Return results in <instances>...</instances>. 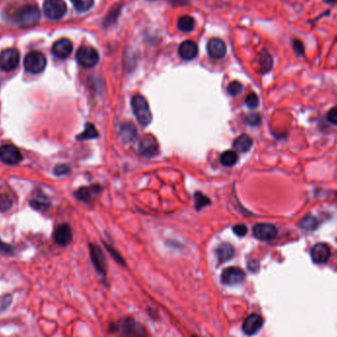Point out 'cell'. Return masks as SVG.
<instances>
[{
	"mask_svg": "<svg viewBox=\"0 0 337 337\" xmlns=\"http://www.w3.org/2000/svg\"><path fill=\"white\" fill-rule=\"evenodd\" d=\"M110 332H119L122 337H147V330L132 317H123L118 324H111Z\"/></svg>",
	"mask_w": 337,
	"mask_h": 337,
	"instance_id": "6da1fadb",
	"label": "cell"
},
{
	"mask_svg": "<svg viewBox=\"0 0 337 337\" xmlns=\"http://www.w3.org/2000/svg\"><path fill=\"white\" fill-rule=\"evenodd\" d=\"M13 20L20 27H33L40 22L41 12L35 5H24L14 12Z\"/></svg>",
	"mask_w": 337,
	"mask_h": 337,
	"instance_id": "7a4b0ae2",
	"label": "cell"
},
{
	"mask_svg": "<svg viewBox=\"0 0 337 337\" xmlns=\"http://www.w3.org/2000/svg\"><path fill=\"white\" fill-rule=\"evenodd\" d=\"M132 112L141 125H149L152 122V113L147 100L141 95L133 96L131 100Z\"/></svg>",
	"mask_w": 337,
	"mask_h": 337,
	"instance_id": "3957f363",
	"label": "cell"
},
{
	"mask_svg": "<svg viewBox=\"0 0 337 337\" xmlns=\"http://www.w3.org/2000/svg\"><path fill=\"white\" fill-rule=\"evenodd\" d=\"M44 14L51 20L61 19L66 11L67 6L63 0H46L43 5Z\"/></svg>",
	"mask_w": 337,
	"mask_h": 337,
	"instance_id": "277c9868",
	"label": "cell"
},
{
	"mask_svg": "<svg viewBox=\"0 0 337 337\" xmlns=\"http://www.w3.org/2000/svg\"><path fill=\"white\" fill-rule=\"evenodd\" d=\"M24 66L28 72L39 74L45 70L47 66V60L42 53L31 52L25 58Z\"/></svg>",
	"mask_w": 337,
	"mask_h": 337,
	"instance_id": "5b68a950",
	"label": "cell"
},
{
	"mask_svg": "<svg viewBox=\"0 0 337 337\" xmlns=\"http://www.w3.org/2000/svg\"><path fill=\"white\" fill-rule=\"evenodd\" d=\"M99 54L92 47H81L76 53V61L84 68H92L99 62Z\"/></svg>",
	"mask_w": 337,
	"mask_h": 337,
	"instance_id": "8992f818",
	"label": "cell"
},
{
	"mask_svg": "<svg viewBox=\"0 0 337 337\" xmlns=\"http://www.w3.org/2000/svg\"><path fill=\"white\" fill-rule=\"evenodd\" d=\"M20 62L19 52L15 49H8L0 54V69L12 71L17 68Z\"/></svg>",
	"mask_w": 337,
	"mask_h": 337,
	"instance_id": "52a82bcc",
	"label": "cell"
},
{
	"mask_svg": "<svg viewBox=\"0 0 337 337\" xmlns=\"http://www.w3.org/2000/svg\"><path fill=\"white\" fill-rule=\"evenodd\" d=\"M245 279V271L240 267H228L221 274V281L228 286H236L243 283Z\"/></svg>",
	"mask_w": 337,
	"mask_h": 337,
	"instance_id": "ba28073f",
	"label": "cell"
},
{
	"mask_svg": "<svg viewBox=\"0 0 337 337\" xmlns=\"http://www.w3.org/2000/svg\"><path fill=\"white\" fill-rule=\"evenodd\" d=\"M22 160L19 149L13 145H2L0 147V161L7 165H17Z\"/></svg>",
	"mask_w": 337,
	"mask_h": 337,
	"instance_id": "9c48e42d",
	"label": "cell"
},
{
	"mask_svg": "<svg viewBox=\"0 0 337 337\" xmlns=\"http://www.w3.org/2000/svg\"><path fill=\"white\" fill-rule=\"evenodd\" d=\"M90 256L94 267L96 268L97 272L100 273L102 276H106L107 274V260L103 250L96 245H90Z\"/></svg>",
	"mask_w": 337,
	"mask_h": 337,
	"instance_id": "30bf717a",
	"label": "cell"
},
{
	"mask_svg": "<svg viewBox=\"0 0 337 337\" xmlns=\"http://www.w3.org/2000/svg\"><path fill=\"white\" fill-rule=\"evenodd\" d=\"M159 151L158 142L154 136L146 135L144 136L138 144V153L146 158H151L155 156Z\"/></svg>",
	"mask_w": 337,
	"mask_h": 337,
	"instance_id": "8fae6325",
	"label": "cell"
},
{
	"mask_svg": "<svg viewBox=\"0 0 337 337\" xmlns=\"http://www.w3.org/2000/svg\"><path fill=\"white\" fill-rule=\"evenodd\" d=\"M253 236L260 241H271L277 236V229L272 224L259 223L256 224L253 229Z\"/></svg>",
	"mask_w": 337,
	"mask_h": 337,
	"instance_id": "7c38bea8",
	"label": "cell"
},
{
	"mask_svg": "<svg viewBox=\"0 0 337 337\" xmlns=\"http://www.w3.org/2000/svg\"><path fill=\"white\" fill-rule=\"evenodd\" d=\"M263 325L262 317L257 313L249 314L243 323V331L246 335H254L256 334Z\"/></svg>",
	"mask_w": 337,
	"mask_h": 337,
	"instance_id": "4fadbf2b",
	"label": "cell"
},
{
	"mask_svg": "<svg viewBox=\"0 0 337 337\" xmlns=\"http://www.w3.org/2000/svg\"><path fill=\"white\" fill-rule=\"evenodd\" d=\"M207 53L211 59L221 60L226 56L227 48L220 39H211L207 44Z\"/></svg>",
	"mask_w": 337,
	"mask_h": 337,
	"instance_id": "5bb4252c",
	"label": "cell"
},
{
	"mask_svg": "<svg viewBox=\"0 0 337 337\" xmlns=\"http://www.w3.org/2000/svg\"><path fill=\"white\" fill-rule=\"evenodd\" d=\"M310 257L314 263H325L330 257V249L325 244H316L310 250Z\"/></svg>",
	"mask_w": 337,
	"mask_h": 337,
	"instance_id": "9a60e30c",
	"label": "cell"
},
{
	"mask_svg": "<svg viewBox=\"0 0 337 337\" xmlns=\"http://www.w3.org/2000/svg\"><path fill=\"white\" fill-rule=\"evenodd\" d=\"M73 51L72 43L67 39H61L53 46V54L61 60L68 58Z\"/></svg>",
	"mask_w": 337,
	"mask_h": 337,
	"instance_id": "2e32d148",
	"label": "cell"
},
{
	"mask_svg": "<svg viewBox=\"0 0 337 337\" xmlns=\"http://www.w3.org/2000/svg\"><path fill=\"white\" fill-rule=\"evenodd\" d=\"M180 57L186 61L194 60L198 55V47L192 41H185L179 48Z\"/></svg>",
	"mask_w": 337,
	"mask_h": 337,
	"instance_id": "e0dca14e",
	"label": "cell"
},
{
	"mask_svg": "<svg viewBox=\"0 0 337 337\" xmlns=\"http://www.w3.org/2000/svg\"><path fill=\"white\" fill-rule=\"evenodd\" d=\"M72 230L67 224H62L61 225L55 234V239L56 242L60 245H67L71 243L72 241Z\"/></svg>",
	"mask_w": 337,
	"mask_h": 337,
	"instance_id": "ac0fdd59",
	"label": "cell"
},
{
	"mask_svg": "<svg viewBox=\"0 0 337 337\" xmlns=\"http://www.w3.org/2000/svg\"><path fill=\"white\" fill-rule=\"evenodd\" d=\"M121 139L124 143H132L137 137V131L135 126L130 123H124L121 125L120 129Z\"/></svg>",
	"mask_w": 337,
	"mask_h": 337,
	"instance_id": "d6986e66",
	"label": "cell"
},
{
	"mask_svg": "<svg viewBox=\"0 0 337 337\" xmlns=\"http://www.w3.org/2000/svg\"><path fill=\"white\" fill-rule=\"evenodd\" d=\"M216 254L217 258L220 262H226L229 261L234 257L235 254V249L232 245L229 243H223L219 245V246L216 249Z\"/></svg>",
	"mask_w": 337,
	"mask_h": 337,
	"instance_id": "ffe728a7",
	"label": "cell"
},
{
	"mask_svg": "<svg viewBox=\"0 0 337 337\" xmlns=\"http://www.w3.org/2000/svg\"><path fill=\"white\" fill-rule=\"evenodd\" d=\"M251 146H252V139L246 134L240 135L234 141V148L240 153L247 152L251 148Z\"/></svg>",
	"mask_w": 337,
	"mask_h": 337,
	"instance_id": "44dd1931",
	"label": "cell"
},
{
	"mask_svg": "<svg viewBox=\"0 0 337 337\" xmlns=\"http://www.w3.org/2000/svg\"><path fill=\"white\" fill-rule=\"evenodd\" d=\"M273 66L272 57L266 51H262L259 57V70L261 73H267Z\"/></svg>",
	"mask_w": 337,
	"mask_h": 337,
	"instance_id": "7402d4cb",
	"label": "cell"
},
{
	"mask_svg": "<svg viewBox=\"0 0 337 337\" xmlns=\"http://www.w3.org/2000/svg\"><path fill=\"white\" fill-rule=\"evenodd\" d=\"M220 162L225 167H232L238 162V155L235 151L227 150L221 154Z\"/></svg>",
	"mask_w": 337,
	"mask_h": 337,
	"instance_id": "603a6c76",
	"label": "cell"
},
{
	"mask_svg": "<svg viewBox=\"0 0 337 337\" xmlns=\"http://www.w3.org/2000/svg\"><path fill=\"white\" fill-rule=\"evenodd\" d=\"M318 225L319 222L313 216H306L299 222V226L305 231H313L318 227Z\"/></svg>",
	"mask_w": 337,
	"mask_h": 337,
	"instance_id": "cb8c5ba5",
	"label": "cell"
},
{
	"mask_svg": "<svg viewBox=\"0 0 337 337\" xmlns=\"http://www.w3.org/2000/svg\"><path fill=\"white\" fill-rule=\"evenodd\" d=\"M178 28L183 32H190L194 28V20L190 16H183L178 21Z\"/></svg>",
	"mask_w": 337,
	"mask_h": 337,
	"instance_id": "d4e9b609",
	"label": "cell"
},
{
	"mask_svg": "<svg viewBox=\"0 0 337 337\" xmlns=\"http://www.w3.org/2000/svg\"><path fill=\"white\" fill-rule=\"evenodd\" d=\"M99 136L98 131L96 130L95 126L91 123H88L85 127V130L77 136L78 140H88V139H95Z\"/></svg>",
	"mask_w": 337,
	"mask_h": 337,
	"instance_id": "484cf974",
	"label": "cell"
},
{
	"mask_svg": "<svg viewBox=\"0 0 337 337\" xmlns=\"http://www.w3.org/2000/svg\"><path fill=\"white\" fill-rule=\"evenodd\" d=\"M71 2L79 12H86L94 5V0H71Z\"/></svg>",
	"mask_w": 337,
	"mask_h": 337,
	"instance_id": "4316f807",
	"label": "cell"
},
{
	"mask_svg": "<svg viewBox=\"0 0 337 337\" xmlns=\"http://www.w3.org/2000/svg\"><path fill=\"white\" fill-rule=\"evenodd\" d=\"M194 200H195V207L197 210L202 209L204 206L208 205L210 203V199L205 196L203 193L201 192H197L194 195Z\"/></svg>",
	"mask_w": 337,
	"mask_h": 337,
	"instance_id": "83f0119b",
	"label": "cell"
},
{
	"mask_svg": "<svg viewBox=\"0 0 337 337\" xmlns=\"http://www.w3.org/2000/svg\"><path fill=\"white\" fill-rule=\"evenodd\" d=\"M12 206V200L7 194H0V211L5 212Z\"/></svg>",
	"mask_w": 337,
	"mask_h": 337,
	"instance_id": "f1b7e54d",
	"label": "cell"
},
{
	"mask_svg": "<svg viewBox=\"0 0 337 337\" xmlns=\"http://www.w3.org/2000/svg\"><path fill=\"white\" fill-rule=\"evenodd\" d=\"M227 90L231 96H238L243 91V85L238 81H234L229 84Z\"/></svg>",
	"mask_w": 337,
	"mask_h": 337,
	"instance_id": "f546056e",
	"label": "cell"
},
{
	"mask_svg": "<svg viewBox=\"0 0 337 337\" xmlns=\"http://www.w3.org/2000/svg\"><path fill=\"white\" fill-rule=\"evenodd\" d=\"M259 104V100L256 94L249 93L245 98V105L249 109H255Z\"/></svg>",
	"mask_w": 337,
	"mask_h": 337,
	"instance_id": "4dcf8cb0",
	"label": "cell"
},
{
	"mask_svg": "<svg viewBox=\"0 0 337 337\" xmlns=\"http://www.w3.org/2000/svg\"><path fill=\"white\" fill-rule=\"evenodd\" d=\"M12 303V296L7 294L2 297H0V313L4 311L9 307V306Z\"/></svg>",
	"mask_w": 337,
	"mask_h": 337,
	"instance_id": "1f68e13d",
	"label": "cell"
},
{
	"mask_svg": "<svg viewBox=\"0 0 337 337\" xmlns=\"http://www.w3.org/2000/svg\"><path fill=\"white\" fill-rule=\"evenodd\" d=\"M31 205L35 209H38V210L45 209V208L48 207V199L47 198H42V197H39L37 199H33L31 201Z\"/></svg>",
	"mask_w": 337,
	"mask_h": 337,
	"instance_id": "d6a6232c",
	"label": "cell"
},
{
	"mask_svg": "<svg viewBox=\"0 0 337 337\" xmlns=\"http://www.w3.org/2000/svg\"><path fill=\"white\" fill-rule=\"evenodd\" d=\"M76 196L77 198H79L80 200L83 201H88L91 197V192L90 189L88 187H81L79 190L76 191Z\"/></svg>",
	"mask_w": 337,
	"mask_h": 337,
	"instance_id": "836d02e7",
	"label": "cell"
},
{
	"mask_svg": "<svg viewBox=\"0 0 337 337\" xmlns=\"http://www.w3.org/2000/svg\"><path fill=\"white\" fill-rule=\"evenodd\" d=\"M327 121L332 123V124H335L337 125V106L332 108L328 114H327Z\"/></svg>",
	"mask_w": 337,
	"mask_h": 337,
	"instance_id": "e575fe53",
	"label": "cell"
},
{
	"mask_svg": "<svg viewBox=\"0 0 337 337\" xmlns=\"http://www.w3.org/2000/svg\"><path fill=\"white\" fill-rule=\"evenodd\" d=\"M293 47H294V51L297 54V56H300V57L304 56L305 49H304V45H303V43L301 41H298V40L294 41L293 42Z\"/></svg>",
	"mask_w": 337,
	"mask_h": 337,
	"instance_id": "d590c367",
	"label": "cell"
},
{
	"mask_svg": "<svg viewBox=\"0 0 337 337\" xmlns=\"http://www.w3.org/2000/svg\"><path fill=\"white\" fill-rule=\"evenodd\" d=\"M246 122L250 125H253V126L254 125H258L260 123V122H261V118L257 114H251V115H249L246 118Z\"/></svg>",
	"mask_w": 337,
	"mask_h": 337,
	"instance_id": "8d00e7d4",
	"label": "cell"
},
{
	"mask_svg": "<svg viewBox=\"0 0 337 337\" xmlns=\"http://www.w3.org/2000/svg\"><path fill=\"white\" fill-rule=\"evenodd\" d=\"M233 231L237 236L244 237V236H245V234L247 232V228L245 225L239 224V225H236L233 227Z\"/></svg>",
	"mask_w": 337,
	"mask_h": 337,
	"instance_id": "74e56055",
	"label": "cell"
},
{
	"mask_svg": "<svg viewBox=\"0 0 337 337\" xmlns=\"http://www.w3.org/2000/svg\"><path fill=\"white\" fill-rule=\"evenodd\" d=\"M69 167L66 166V165H60L58 166L56 169H55V173L56 175L58 176H62V175H65L69 172Z\"/></svg>",
	"mask_w": 337,
	"mask_h": 337,
	"instance_id": "f35d334b",
	"label": "cell"
},
{
	"mask_svg": "<svg viewBox=\"0 0 337 337\" xmlns=\"http://www.w3.org/2000/svg\"><path fill=\"white\" fill-rule=\"evenodd\" d=\"M108 249H109V251H110V253L112 254V256L113 257H115V259L120 263V264H124V261H123V257L120 255V254H118L115 250H113V248L112 247H109L108 246Z\"/></svg>",
	"mask_w": 337,
	"mask_h": 337,
	"instance_id": "ab89813d",
	"label": "cell"
},
{
	"mask_svg": "<svg viewBox=\"0 0 337 337\" xmlns=\"http://www.w3.org/2000/svg\"><path fill=\"white\" fill-rule=\"evenodd\" d=\"M0 249L3 250L4 252H9L10 251V247L7 245H3L1 242H0Z\"/></svg>",
	"mask_w": 337,
	"mask_h": 337,
	"instance_id": "60d3db41",
	"label": "cell"
},
{
	"mask_svg": "<svg viewBox=\"0 0 337 337\" xmlns=\"http://www.w3.org/2000/svg\"><path fill=\"white\" fill-rule=\"evenodd\" d=\"M322 1L326 4H329V5H334V4H337V0H322Z\"/></svg>",
	"mask_w": 337,
	"mask_h": 337,
	"instance_id": "b9f144b4",
	"label": "cell"
},
{
	"mask_svg": "<svg viewBox=\"0 0 337 337\" xmlns=\"http://www.w3.org/2000/svg\"><path fill=\"white\" fill-rule=\"evenodd\" d=\"M191 337H197V336H196V335H193V336H191Z\"/></svg>",
	"mask_w": 337,
	"mask_h": 337,
	"instance_id": "7bdbcfd3",
	"label": "cell"
},
{
	"mask_svg": "<svg viewBox=\"0 0 337 337\" xmlns=\"http://www.w3.org/2000/svg\"><path fill=\"white\" fill-rule=\"evenodd\" d=\"M336 41H337V38H336Z\"/></svg>",
	"mask_w": 337,
	"mask_h": 337,
	"instance_id": "ee69618b",
	"label": "cell"
}]
</instances>
